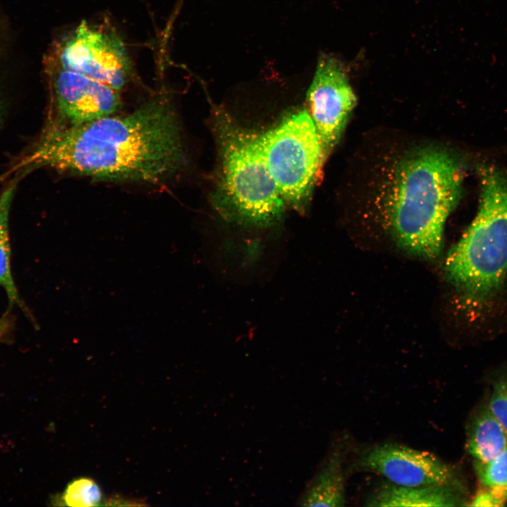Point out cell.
<instances>
[{"mask_svg": "<svg viewBox=\"0 0 507 507\" xmlns=\"http://www.w3.org/2000/svg\"><path fill=\"white\" fill-rule=\"evenodd\" d=\"M184 161L173 107L158 97L127 114L45 130L21 165L96 180L158 184L173 177Z\"/></svg>", "mask_w": 507, "mask_h": 507, "instance_id": "obj_1", "label": "cell"}, {"mask_svg": "<svg viewBox=\"0 0 507 507\" xmlns=\"http://www.w3.org/2000/svg\"><path fill=\"white\" fill-rule=\"evenodd\" d=\"M463 180L461 161L444 149H421L401 161L389 217L403 248L427 258L440 254L444 225L459 201Z\"/></svg>", "mask_w": 507, "mask_h": 507, "instance_id": "obj_2", "label": "cell"}, {"mask_svg": "<svg viewBox=\"0 0 507 507\" xmlns=\"http://www.w3.org/2000/svg\"><path fill=\"white\" fill-rule=\"evenodd\" d=\"M478 170L477 213L444 265L449 278L467 299L482 304L495 295L507 277V175L488 165Z\"/></svg>", "mask_w": 507, "mask_h": 507, "instance_id": "obj_3", "label": "cell"}, {"mask_svg": "<svg viewBox=\"0 0 507 507\" xmlns=\"http://www.w3.org/2000/svg\"><path fill=\"white\" fill-rule=\"evenodd\" d=\"M227 213L239 223L266 227L282 215L283 201L263 157L258 135L223 111L215 115Z\"/></svg>", "mask_w": 507, "mask_h": 507, "instance_id": "obj_4", "label": "cell"}, {"mask_svg": "<svg viewBox=\"0 0 507 507\" xmlns=\"http://www.w3.org/2000/svg\"><path fill=\"white\" fill-rule=\"evenodd\" d=\"M258 139L283 201L302 212L323 167L318 134L308 111L289 115Z\"/></svg>", "mask_w": 507, "mask_h": 507, "instance_id": "obj_5", "label": "cell"}, {"mask_svg": "<svg viewBox=\"0 0 507 507\" xmlns=\"http://www.w3.org/2000/svg\"><path fill=\"white\" fill-rule=\"evenodd\" d=\"M57 65L118 91L130 81L132 63L123 41L105 25L80 23L56 46Z\"/></svg>", "mask_w": 507, "mask_h": 507, "instance_id": "obj_6", "label": "cell"}, {"mask_svg": "<svg viewBox=\"0 0 507 507\" xmlns=\"http://www.w3.org/2000/svg\"><path fill=\"white\" fill-rule=\"evenodd\" d=\"M306 99L323 165L338 143L356 104V95L338 59L329 55L319 58Z\"/></svg>", "mask_w": 507, "mask_h": 507, "instance_id": "obj_7", "label": "cell"}, {"mask_svg": "<svg viewBox=\"0 0 507 507\" xmlns=\"http://www.w3.org/2000/svg\"><path fill=\"white\" fill-rule=\"evenodd\" d=\"M49 68L54 117L46 130L77 127L120 108L118 90L52 62Z\"/></svg>", "mask_w": 507, "mask_h": 507, "instance_id": "obj_8", "label": "cell"}, {"mask_svg": "<svg viewBox=\"0 0 507 507\" xmlns=\"http://www.w3.org/2000/svg\"><path fill=\"white\" fill-rule=\"evenodd\" d=\"M358 465L399 486L458 485L453 469L440 458L395 443L370 447L361 455Z\"/></svg>", "mask_w": 507, "mask_h": 507, "instance_id": "obj_9", "label": "cell"}, {"mask_svg": "<svg viewBox=\"0 0 507 507\" xmlns=\"http://www.w3.org/2000/svg\"><path fill=\"white\" fill-rule=\"evenodd\" d=\"M458 485L403 487L396 484L380 488L367 501L368 506H456L463 505L464 499Z\"/></svg>", "mask_w": 507, "mask_h": 507, "instance_id": "obj_10", "label": "cell"}, {"mask_svg": "<svg viewBox=\"0 0 507 507\" xmlns=\"http://www.w3.org/2000/svg\"><path fill=\"white\" fill-rule=\"evenodd\" d=\"M466 446L474 462L487 463L507 447V430L489 409L480 408L468 428Z\"/></svg>", "mask_w": 507, "mask_h": 507, "instance_id": "obj_11", "label": "cell"}, {"mask_svg": "<svg viewBox=\"0 0 507 507\" xmlns=\"http://www.w3.org/2000/svg\"><path fill=\"white\" fill-rule=\"evenodd\" d=\"M346 502L342 457L337 451L330 457L303 499L308 506L337 507Z\"/></svg>", "mask_w": 507, "mask_h": 507, "instance_id": "obj_12", "label": "cell"}, {"mask_svg": "<svg viewBox=\"0 0 507 507\" xmlns=\"http://www.w3.org/2000/svg\"><path fill=\"white\" fill-rule=\"evenodd\" d=\"M17 188V180L11 182L0 194V285L11 302L20 303L11 269L9 214Z\"/></svg>", "mask_w": 507, "mask_h": 507, "instance_id": "obj_13", "label": "cell"}, {"mask_svg": "<svg viewBox=\"0 0 507 507\" xmlns=\"http://www.w3.org/2000/svg\"><path fill=\"white\" fill-rule=\"evenodd\" d=\"M103 494L99 484L92 478L80 477L70 482L62 494L64 505L73 507L99 506Z\"/></svg>", "mask_w": 507, "mask_h": 507, "instance_id": "obj_14", "label": "cell"}, {"mask_svg": "<svg viewBox=\"0 0 507 507\" xmlns=\"http://www.w3.org/2000/svg\"><path fill=\"white\" fill-rule=\"evenodd\" d=\"M475 468L482 485L496 488L507 494V447L487 463L475 462Z\"/></svg>", "mask_w": 507, "mask_h": 507, "instance_id": "obj_15", "label": "cell"}, {"mask_svg": "<svg viewBox=\"0 0 507 507\" xmlns=\"http://www.w3.org/2000/svg\"><path fill=\"white\" fill-rule=\"evenodd\" d=\"M487 406L507 430V373L493 382Z\"/></svg>", "mask_w": 507, "mask_h": 507, "instance_id": "obj_16", "label": "cell"}, {"mask_svg": "<svg viewBox=\"0 0 507 507\" xmlns=\"http://www.w3.org/2000/svg\"><path fill=\"white\" fill-rule=\"evenodd\" d=\"M507 501V494L496 488L481 484L470 503L471 506H502Z\"/></svg>", "mask_w": 507, "mask_h": 507, "instance_id": "obj_17", "label": "cell"}, {"mask_svg": "<svg viewBox=\"0 0 507 507\" xmlns=\"http://www.w3.org/2000/svg\"><path fill=\"white\" fill-rule=\"evenodd\" d=\"M8 327L9 323L6 318L0 319V339L6 334Z\"/></svg>", "mask_w": 507, "mask_h": 507, "instance_id": "obj_18", "label": "cell"}, {"mask_svg": "<svg viewBox=\"0 0 507 507\" xmlns=\"http://www.w3.org/2000/svg\"><path fill=\"white\" fill-rule=\"evenodd\" d=\"M1 107L0 106V122H1Z\"/></svg>", "mask_w": 507, "mask_h": 507, "instance_id": "obj_19", "label": "cell"}]
</instances>
